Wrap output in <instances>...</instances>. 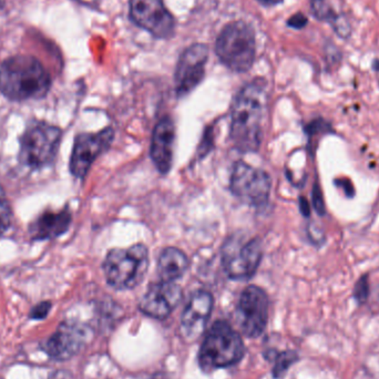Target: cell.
<instances>
[{"label": "cell", "mask_w": 379, "mask_h": 379, "mask_svg": "<svg viewBox=\"0 0 379 379\" xmlns=\"http://www.w3.org/2000/svg\"><path fill=\"white\" fill-rule=\"evenodd\" d=\"M271 178L267 172L254 168L243 161L234 166L230 178L232 193L244 203L262 208L269 203Z\"/></svg>", "instance_id": "8"}, {"label": "cell", "mask_w": 379, "mask_h": 379, "mask_svg": "<svg viewBox=\"0 0 379 379\" xmlns=\"http://www.w3.org/2000/svg\"><path fill=\"white\" fill-rule=\"evenodd\" d=\"M190 267L186 253L174 246L161 252L158 260V274L160 281L176 282L181 279Z\"/></svg>", "instance_id": "18"}, {"label": "cell", "mask_w": 379, "mask_h": 379, "mask_svg": "<svg viewBox=\"0 0 379 379\" xmlns=\"http://www.w3.org/2000/svg\"><path fill=\"white\" fill-rule=\"evenodd\" d=\"M214 299L206 291L194 292L181 315V329L188 341H196L203 334L213 311Z\"/></svg>", "instance_id": "15"}, {"label": "cell", "mask_w": 379, "mask_h": 379, "mask_svg": "<svg viewBox=\"0 0 379 379\" xmlns=\"http://www.w3.org/2000/svg\"><path fill=\"white\" fill-rule=\"evenodd\" d=\"M130 17L136 25L161 39L174 36L176 21L164 0H130Z\"/></svg>", "instance_id": "11"}, {"label": "cell", "mask_w": 379, "mask_h": 379, "mask_svg": "<svg viewBox=\"0 0 379 379\" xmlns=\"http://www.w3.org/2000/svg\"><path fill=\"white\" fill-rule=\"evenodd\" d=\"M325 53H326L329 63H339V60L342 59V53H341V51L334 45H327L326 48H325Z\"/></svg>", "instance_id": "29"}, {"label": "cell", "mask_w": 379, "mask_h": 379, "mask_svg": "<svg viewBox=\"0 0 379 379\" xmlns=\"http://www.w3.org/2000/svg\"><path fill=\"white\" fill-rule=\"evenodd\" d=\"M369 293H370V285H369L368 274H364L355 284L353 297L358 304H364L368 299Z\"/></svg>", "instance_id": "21"}, {"label": "cell", "mask_w": 379, "mask_h": 379, "mask_svg": "<svg viewBox=\"0 0 379 379\" xmlns=\"http://www.w3.org/2000/svg\"><path fill=\"white\" fill-rule=\"evenodd\" d=\"M182 289L176 282L160 281L151 284L139 303V309L146 316L164 319L178 307Z\"/></svg>", "instance_id": "14"}, {"label": "cell", "mask_w": 379, "mask_h": 379, "mask_svg": "<svg viewBox=\"0 0 379 379\" xmlns=\"http://www.w3.org/2000/svg\"><path fill=\"white\" fill-rule=\"evenodd\" d=\"M50 87V75L33 55H13L0 65V92L9 100H37Z\"/></svg>", "instance_id": "2"}, {"label": "cell", "mask_w": 379, "mask_h": 379, "mask_svg": "<svg viewBox=\"0 0 379 379\" xmlns=\"http://www.w3.org/2000/svg\"><path fill=\"white\" fill-rule=\"evenodd\" d=\"M61 136V130L57 127L41 121L33 122L21 138V164L33 170L50 164L58 154Z\"/></svg>", "instance_id": "6"}, {"label": "cell", "mask_w": 379, "mask_h": 379, "mask_svg": "<svg viewBox=\"0 0 379 379\" xmlns=\"http://www.w3.org/2000/svg\"><path fill=\"white\" fill-rule=\"evenodd\" d=\"M311 1H319V0H311Z\"/></svg>", "instance_id": "33"}, {"label": "cell", "mask_w": 379, "mask_h": 379, "mask_svg": "<svg viewBox=\"0 0 379 379\" xmlns=\"http://www.w3.org/2000/svg\"><path fill=\"white\" fill-rule=\"evenodd\" d=\"M113 139L114 131L110 127L96 134L77 136L69 164L71 174L77 178H85L97 158L110 148Z\"/></svg>", "instance_id": "12"}, {"label": "cell", "mask_w": 379, "mask_h": 379, "mask_svg": "<svg viewBox=\"0 0 379 379\" xmlns=\"http://www.w3.org/2000/svg\"><path fill=\"white\" fill-rule=\"evenodd\" d=\"M231 139L241 152L259 150L267 116V82L262 78L247 83L234 99L231 113Z\"/></svg>", "instance_id": "1"}, {"label": "cell", "mask_w": 379, "mask_h": 379, "mask_svg": "<svg viewBox=\"0 0 379 379\" xmlns=\"http://www.w3.org/2000/svg\"><path fill=\"white\" fill-rule=\"evenodd\" d=\"M331 25L334 28L335 33L339 37L343 38V39L348 38L351 36V33H352L351 23H348V21H347L344 16L337 15L334 21H331Z\"/></svg>", "instance_id": "25"}, {"label": "cell", "mask_w": 379, "mask_h": 379, "mask_svg": "<svg viewBox=\"0 0 379 379\" xmlns=\"http://www.w3.org/2000/svg\"><path fill=\"white\" fill-rule=\"evenodd\" d=\"M174 140L176 127L174 121L169 117H164L154 127L150 150L151 159L160 174H168L171 170Z\"/></svg>", "instance_id": "16"}, {"label": "cell", "mask_w": 379, "mask_h": 379, "mask_svg": "<svg viewBox=\"0 0 379 379\" xmlns=\"http://www.w3.org/2000/svg\"><path fill=\"white\" fill-rule=\"evenodd\" d=\"M11 219H13V212L11 204L8 201L4 188L0 186V235H3L9 229Z\"/></svg>", "instance_id": "20"}, {"label": "cell", "mask_w": 379, "mask_h": 379, "mask_svg": "<svg viewBox=\"0 0 379 379\" xmlns=\"http://www.w3.org/2000/svg\"><path fill=\"white\" fill-rule=\"evenodd\" d=\"M311 13L319 21H329V23L334 21L337 16L335 11L324 3V0L311 1Z\"/></svg>", "instance_id": "22"}, {"label": "cell", "mask_w": 379, "mask_h": 379, "mask_svg": "<svg viewBox=\"0 0 379 379\" xmlns=\"http://www.w3.org/2000/svg\"><path fill=\"white\" fill-rule=\"evenodd\" d=\"M50 301H45L38 303L36 306L33 307L31 313H29V319H35V321H41V319H45L46 317L48 316L49 313H50L51 309Z\"/></svg>", "instance_id": "26"}, {"label": "cell", "mask_w": 379, "mask_h": 379, "mask_svg": "<svg viewBox=\"0 0 379 379\" xmlns=\"http://www.w3.org/2000/svg\"><path fill=\"white\" fill-rule=\"evenodd\" d=\"M208 48L203 43H194L182 53L174 73V88L178 97L192 92L205 75Z\"/></svg>", "instance_id": "13"}, {"label": "cell", "mask_w": 379, "mask_h": 379, "mask_svg": "<svg viewBox=\"0 0 379 379\" xmlns=\"http://www.w3.org/2000/svg\"><path fill=\"white\" fill-rule=\"evenodd\" d=\"M71 213L68 208L60 212L47 211L29 226V234L33 241H45L63 235L68 231L71 224Z\"/></svg>", "instance_id": "17"}, {"label": "cell", "mask_w": 379, "mask_h": 379, "mask_svg": "<svg viewBox=\"0 0 379 379\" xmlns=\"http://www.w3.org/2000/svg\"><path fill=\"white\" fill-rule=\"evenodd\" d=\"M307 23H309V18L301 13L295 14L287 21V26L294 29H303L306 27Z\"/></svg>", "instance_id": "28"}, {"label": "cell", "mask_w": 379, "mask_h": 379, "mask_svg": "<svg viewBox=\"0 0 379 379\" xmlns=\"http://www.w3.org/2000/svg\"><path fill=\"white\" fill-rule=\"evenodd\" d=\"M305 132L309 137L315 136V134H334V130L331 129V123L327 122L323 118L315 119L305 127Z\"/></svg>", "instance_id": "23"}, {"label": "cell", "mask_w": 379, "mask_h": 379, "mask_svg": "<svg viewBox=\"0 0 379 379\" xmlns=\"http://www.w3.org/2000/svg\"><path fill=\"white\" fill-rule=\"evenodd\" d=\"M262 260V243L257 237L232 235L222 247V265L234 281H247L257 273Z\"/></svg>", "instance_id": "7"}, {"label": "cell", "mask_w": 379, "mask_h": 379, "mask_svg": "<svg viewBox=\"0 0 379 379\" xmlns=\"http://www.w3.org/2000/svg\"><path fill=\"white\" fill-rule=\"evenodd\" d=\"M3 5H4V0H0V9L3 8Z\"/></svg>", "instance_id": "32"}, {"label": "cell", "mask_w": 379, "mask_h": 379, "mask_svg": "<svg viewBox=\"0 0 379 379\" xmlns=\"http://www.w3.org/2000/svg\"><path fill=\"white\" fill-rule=\"evenodd\" d=\"M92 336V329L78 321H65L46 339L41 349L53 361H68L85 348Z\"/></svg>", "instance_id": "9"}, {"label": "cell", "mask_w": 379, "mask_h": 379, "mask_svg": "<svg viewBox=\"0 0 379 379\" xmlns=\"http://www.w3.org/2000/svg\"><path fill=\"white\" fill-rule=\"evenodd\" d=\"M215 53L230 70L235 73L249 71L257 55L253 28L242 21L226 25L216 39Z\"/></svg>", "instance_id": "5"}, {"label": "cell", "mask_w": 379, "mask_h": 379, "mask_svg": "<svg viewBox=\"0 0 379 379\" xmlns=\"http://www.w3.org/2000/svg\"><path fill=\"white\" fill-rule=\"evenodd\" d=\"M149 264L146 246L134 244L127 249L110 250L103 261V274L111 287L127 291L134 289L144 281Z\"/></svg>", "instance_id": "4"}, {"label": "cell", "mask_w": 379, "mask_h": 379, "mask_svg": "<svg viewBox=\"0 0 379 379\" xmlns=\"http://www.w3.org/2000/svg\"><path fill=\"white\" fill-rule=\"evenodd\" d=\"M373 69H374L375 71H379V60H375L374 63H373Z\"/></svg>", "instance_id": "31"}, {"label": "cell", "mask_w": 379, "mask_h": 379, "mask_svg": "<svg viewBox=\"0 0 379 379\" xmlns=\"http://www.w3.org/2000/svg\"><path fill=\"white\" fill-rule=\"evenodd\" d=\"M236 317L242 334L249 338L261 336L269 321V297L265 291L255 285L246 287L240 297Z\"/></svg>", "instance_id": "10"}, {"label": "cell", "mask_w": 379, "mask_h": 379, "mask_svg": "<svg viewBox=\"0 0 379 379\" xmlns=\"http://www.w3.org/2000/svg\"><path fill=\"white\" fill-rule=\"evenodd\" d=\"M299 361V355L293 351H285L275 355V364L273 367V376L275 378H281L289 370L292 365Z\"/></svg>", "instance_id": "19"}, {"label": "cell", "mask_w": 379, "mask_h": 379, "mask_svg": "<svg viewBox=\"0 0 379 379\" xmlns=\"http://www.w3.org/2000/svg\"><path fill=\"white\" fill-rule=\"evenodd\" d=\"M299 205L301 215L304 216V218H309L311 216V206H309V202L307 201V198H304V196H299Z\"/></svg>", "instance_id": "30"}, {"label": "cell", "mask_w": 379, "mask_h": 379, "mask_svg": "<svg viewBox=\"0 0 379 379\" xmlns=\"http://www.w3.org/2000/svg\"><path fill=\"white\" fill-rule=\"evenodd\" d=\"M311 204L314 208L315 212L319 214V216L326 215V205H325L324 196H323V191H321V186L319 182H315L313 186V190H311Z\"/></svg>", "instance_id": "24"}, {"label": "cell", "mask_w": 379, "mask_h": 379, "mask_svg": "<svg viewBox=\"0 0 379 379\" xmlns=\"http://www.w3.org/2000/svg\"><path fill=\"white\" fill-rule=\"evenodd\" d=\"M245 348L239 331L225 321H218L210 327L198 352L202 370L212 373L237 364L244 357Z\"/></svg>", "instance_id": "3"}, {"label": "cell", "mask_w": 379, "mask_h": 379, "mask_svg": "<svg viewBox=\"0 0 379 379\" xmlns=\"http://www.w3.org/2000/svg\"><path fill=\"white\" fill-rule=\"evenodd\" d=\"M334 184L337 188H342L345 196L348 198H354L355 194H356L354 184L352 183L349 178H336V180H334Z\"/></svg>", "instance_id": "27"}]
</instances>
